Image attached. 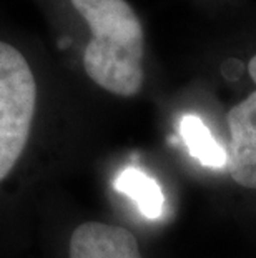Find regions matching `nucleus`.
Instances as JSON below:
<instances>
[{"label":"nucleus","instance_id":"nucleus-1","mask_svg":"<svg viewBox=\"0 0 256 258\" xmlns=\"http://www.w3.org/2000/svg\"><path fill=\"white\" fill-rule=\"evenodd\" d=\"M89 30L81 65L100 89L135 97L145 82V32L127 0H67Z\"/></svg>","mask_w":256,"mask_h":258},{"label":"nucleus","instance_id":"nucleus-2","mask_svg":"<svg viewBox=\"0 0 256 258\" xmlns=\"http://www.w3.org/2000/svg\"><path fill=\"white\" fill-rule=\"evenodd\" d=\"M39 105V82L29 58L0 38V182L12 172L29 142Z\"/></svg>","mask_w":256,"mask_h":258},{"label":"nucleus","instance_id":"nucleus-3","mask_svg":"<svg viewBox=\"0 0 256 258\" xmlns=\"http://www.w3.org/2000/svg\"><path fill=\"white\" fill-rule=\"evenodd\" d=\"M231 142L228 167L233 180L246 188H256V92L228 112Z\"/></svg>","mask_w":256,"mask_h":258},{"label":"nucleus","instance_id":"nucleus-4","mask_svg":"<svg viewBox=\"0 0 256 258\" xmlns=\"http://www.w3.org/2000/svg\"><path fill=\"white\" fill-rule=\"evenodd\" d=\"M70 258H141L132 232L117 225L85 222L70 237Z\"/></svg>","mask_w":256,"mask_h":258},{"label":"nucleus","instance_id":"nucleus-5","mask_svg":"<svg viewBox=\"0 0 256 258\" xmlns=\"http://www.w3.org/2000/svg\"><path fill=\"white\" fill-rule=\"evenodd\" d=\"M115 188L137 203L140 213L148 220H158L165 212V195L155 178L143 170L127 167L115 178Z\"/></svg>","mask_w":256,"mask_h":258},{"label":"nucleus","instance_id":"nucleus-6","mask_svg":"<svg viewBox=\"0 0 256 258\" xmlns=\"http://www.w3.org/2000/svg\"><path fill=\"white\" fill-rule=\"evenodd\" d=\"M180 135L188 147L190 155L205 167L221 168L228 165V153L213 139L208 127L197 115H183L180 120Z\"/></svg>","mask_w":256,"mask_h":258},{"label":"nucleus","instance_id":"nucleus-7","mask_svg":"<svg viewBox=\"0 0 256 258\" xmlns=\"http://www.w3.org/2000/svg\"><path fill=\"white\" fill-rule=\"evenodd\" d=\"M248 72H249V75H251V79H253V82L256 84V55L249 60V63H248Z\"/></svg>","mask_w":256,"mask_h":258}]
</instances>
